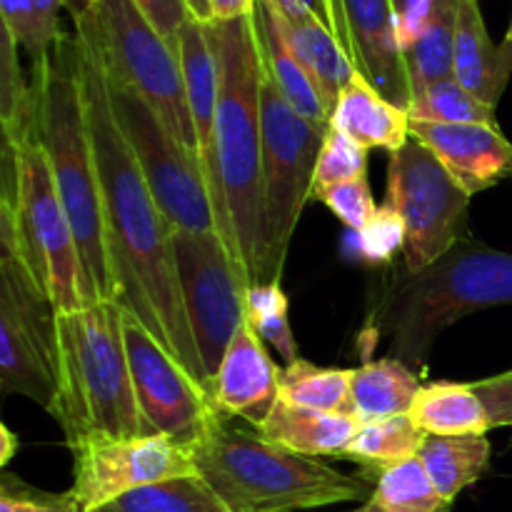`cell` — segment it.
<instances>
[{
    "label": "cell",
    "mask_w": 512,
    "mask_h": 512,
    "mask_svg": "<svg viewBox=\"0 0 512 512\" xmlns=\"http://www.w3.org/2000/svg\"><path fill=\"white\" fill-rule=\"evenodd\" d=\"M73 33L90 143L98 165L115 303L135 315L210 395L208 375L195 348L180 293L175 230L155 203L128 138L115 120L108 80L93 43L80 28Z\"/></svg>",
    "instance_id": "cell-1"
},
{
    "label": "cell",
    "mask_w": 512,
    "mask_h": 512,
    "mask_svg": "<svg viewBox=\"0 0 512 512\" xmlns=\"http://www.w3.org/2000/svg\"><path fill=\"white\" fill-rule=\"evenodd\" d=\"M33 83L38 90L35 138L48 153L55 190L73 225L83 265L85 305L105 300L115 303L113 273L105 245L103 198L80 88L75 33H65L58 40L45 68L33 75Z\"/></svg>",
    "instance_id": "cell-2"
},
{
    "label": "cell",
    "mask_w": 512,
    "mask_h": 512,
    "mask_svg": "<svg viewBox=\"0 0 512 512\" xmlns=\"http://www.w3.org/2000/svg\"><path fill=\"white\" fill-rule=\"evenodd\" d=\"M205 25L218 63L215 153L225 210L250 285L258 283L260 165H263V53L255 13Z\"/></svg>",
    "instance_id": "cell-3"
},
{
    "label": "cell",
    "mask_w": 512,
    "mask_h": 512,
    "mask_svg": "<svg viewBox=\"0 0 512 512\" xmlns=\"http://www.w3.org/2000/svg\"><path fill=\"white\" fill-rule=\"evenodd\" d=\"M500 305H512V255L465 238L428 268L398 270L380 290L370 330L390 338L388 358L415 370L445 328Z\"/></svg>",
    "instance_id": "cell-4"
},
{
    "label": "cell",
    "mask_w": 512,
    "mask_h": 512,
    "mask_svg": "<svg viewBox=\"0 0 512 512\" xmlns=\"http://www.w3.org/2000/svg\"><path fill=\"white\" fill-rule=\"evenodd\" d=\"M195 473L215 490L230 512H293L368 500L375 485L363 475H345L320 458L293 453L235 428L215 413L190 448Z\"/></svg>",
    "instance_id": "cell-5"
},
{
    "label": "cell",
    "mask_w": 512,
    "mask_h": 512,
    "mask_svg": "<svg viewBox=\"0 0 512 512\" xmlns=\"http://www.w3.org/2000/svg\"><path fill=\"white\" fill-rule=\"evenodd\" d=\"M58 420L65 443L88 435H145L130 378L123 308L113 300L58 313Z\"/></svg>",
    "instance_id": "cell-6"
},
{
    "label": "cell",
    "mask_w": 512,
    "mask_h": 512,
    "mask_svg": "<svg viewBox=\"0 0 512 512\" xmlns=\"http://www.w3.org/2000/svg\"><path fill=\"white\" fill-rule=\"evenodd\" d=\"M98 53L105 75L153 108L180 148L200 165L193 113L180 55L133 0H95L88 13L70 15Z\"/></svg>",
    "instance_id": "cell-7"
},
{
    "label": "cell",
    "mask_w": 512,
    "mask_h": 512,
    "mask_svg": "<svg viewBox=\"0 0 512 512\" xmlns=\"http://www.w3.org/2000/svg\"><path fill=\"white\" fill-rule=\"evenodd\" d=\"M15 148L18 203L0 205V248L18 253L58 313L88 308L78 243L55 190L48 153L35 135Z\"/></svg>",
    "instance_id": "cell-8"
},
{
    "label": "cell",
    "mask_w": 512,
    "mask_h": 512,
    "mask_svg": "<svg viewBox=\"0 0 512 512\" xmlns=\"http://www.w3.org/2000/svg\"><path fill=\"white\" fill-rule=\"evenodd\" d=\"M328 128L305 120L263 65V165H260L258 283H280L290 240L308 200ZM255 283V285H258Z\"/></svg>",
    "instance_id": "cell-9"
},
{
    "label": "cell",
    "mask_w": 512,
    "mask_h": 512,
    "mask_svg": "<svg viewBox=\"0 0 512 512\" xmlns=\"http://www.w3.org/2000/svg\"><path fill=\"white\" fill-rule=\"evenodd\" d=\"M58 310L18 253L0 248V393L25 395L53 415L58 400Z\"/></svg>",
    "instance_id": "cell-10"
},
{
    "label": "cell",
    "mask_w": 512,
    "mask_h": 512,
    "mask_svg": "<svg viewBox=\"0 0 512 512\" xmlns=\"http://www.w3.org/2000/svg\"><path fill=\"white\" fill-rule=\"evenodd\" d=\"M388 205L405 223L403 268L410 273L433 265L468 238L470 195L415 138L390 153Z\"/></svg>",
    "instance_id": "cell-11"
},
{
    "label": "cell",
    "mask_w": 512,
    "mask_h": 512,
    "mask_svg": "<svg viewBox=\"0 0 512 512\" xmlns=\"http://www.w3.org/2000/svg\"><path fill=\"white\" fill-rule=\"evenodd\" d=\"M108 93L115 120L128 138L145 183L175 233H218L213 200L200 165L180 148L163 120L133 90L108 80Z\"/></svg>",
    "instance_id": "cell-12"
},
{
    "label": "cell",
    "mask_w": 512,
    "mask_h": 512,
    "mask_svg": "<svg viewBox=\"0 0 512 512\" xmlns=\"http://www.w3.org/2000/svg\"><path fill=\"white\" fill-rule=\"evenodd\" d=\"M173 245L190 333L213 383L230 340L248 318L250 280L218 233L178 230Z\"/></svg>",
    "instance_id": "cell-13"
},
{
    "label": "cell",
    "mask_w": 512,
    "mask_h": 512,
    "mask_svg": "<svg viewBox=\"0 0 512 512\" xmlns=\"http://www.w3.org/2000/svg\"><path fill=\"white\" fill-rule=\"evenodd\" d=\"M123 333L145 435H168L193 448L218 413L208 390L128 310Z\"/></svg>",
    "instance_id": "cell-14"
},
{
    "label": "cell",
    "mask_w": 512,
    "mask_h": 512,
    "mask_svg": "<svg viewBox=\"0 0 512 512\" xmlns=\"http://www.w3.org/2000/svg\"><path fill=\"white\" fill-rule=\"evenodd\" d=\"M68 448L73 453L70 493L80 510L105 508L145 485L195 475L188 445L168 435H88Z\"/></svg>",
    "instance_id": "cell-15"
},
{
    "label": "cell",
    "mask_w": 512,
    "mask_h": 512,
    "mask_svg": "<svg viewBox=\"0 0 512 512\" xmlns=\"http://www.w3.org/2000/svg\"><path fill=\"white\" fill-rule=\"evenodd\" d=\"M343 48L355 73L383 98L408 110L413 103L393 0H340Z\"/></svg>",
    "instance_id": "cell-16"
},
{
    "label": "cell",
    "mask_w": 512,
    "mask_h": 512,
    "mask_svg": "<svg viewBox=\"0 0 512 512\" xmlns=\"http://www.w3.org/2000/svg\"><path fill=\"white\" fill-rule=\"evenodd\" d=\"M410 138L425 145L470 198L512 173V145L500 125L410 123Z\"/></svg>",
    "instance_id": "cell-17"
},
{
    "label": "cell",
    "mask_w": 512,
    "mask_h": 512,
    "mask_svg": "<svg viewBox=\"0 0 512 512\" xmlns=\"http://www.w3.org/2000/svg\"><path fill=\"white\" fill-rule=\"evenodd\" d=\"M263 343L265 340L245 318L210 383L215 410L225 418L248 420L253 428L268 418L280 400V368Z\"/></svg>",
    "instance_id": "cell-18"
},
{
    "label": "cell",
    "mask_w": 512,
    "mask_h": 512,
    "mask_svg": "<svg viewBox=\"0 0 512 512\" xmlns=\"http://www.w3.org/2000/svg\"><path fill=\"white\" fill-rule=\"evenodd\" d=\"M512 75V45H495L485 28L480 0H463L455 33L453 78L480 103L498 108Z\"/></svg>",
    "instance_id": "cell-19"
},
{
    "label": "cell",
    "mask_w": 512,
    "mask_h": 512,
    "mask_svg": "<svg viewBox=\"0 0 512 512\" xmlns=\"http://www.w3.org/2000/svg\"><path fill=\"white\" fill-rule=\"evenodd\" d=\"M270 5L278 13L280 28L288 38L295 58L305 65L310 78L315 80L328 110H333L338 95L343 93V88L355 75L348 53L343 50L340 40L335 38L333 30L318 15L310 13L308 8H303V5H278L275 0H270Z\"/></svg>",
    "instance_id": "cell-20"
},
{
    "label": "cell",
    "mask_w": 512,
    "mask_h": 512,
    "mask_svg": "<svg viewBox=\"0 0 512 512\" xmlns=\"http://www.w3.org/2000/svg\"><path fill=\"white\" fill-rule=\"evenodd\" d=\"M328 128L348 135L365 150L385 148L395 153L410 140V115L355 73L330 110Z\"/></svg>",
    "instance_id": "cell-21"
},
{
    "label": "cell",
    "mask_w": 512,
    "mask_h": 512,
    "mask_svg": "<svg viewBox=\"0 0 512 512\" xmlns=\"http://www.w3.org/2000/svg\"><path fill=\"white\" fill-rule=\"evenodd\" d=\"M360 423L350 415L323 413L278 400L268 418L255 428L260 438L310 458L345 460Z\"/></svg>",
    "instance_id": "cell-22"
},
{
    "label": "cell",
    "mask_w": 512,
    "mask_h": 512,
    "mask_svg": "<svg viewBox=\"0 0 512 512\" xmlns=\"http://www.w3.org/2000/svg\"><path fill=\"white\" fill-rule=\"evenodd\" d=\"M255 25H258L260 38V53H263L265 73L273 78L283 98L318 128H328L330 125V110L323 103L318 85L310 78L305 65L295 58L293 48L288 45L283 28L275 8L270 0H258L255 5Z\"/></svg>",
    "instance_id": "cell-23"
},
{
    "label": "cell",
    "mask_w": 512,
    "mask_h": 512,
    "mask_svg": "<svg viewBox=\"0 0 512 512\" xmlns=\"http://www.w3.org/2000/svg\"><path fill=\"white\" fill-rule=\"evenodd\" d=\"M420 388L418 373L403 360H370L353 370V418L363 425L410 415Z\"/></svg>",
    "instance_id": "cell-24"
},
{
    "label": "cell",
    "mask_w": 512,
    "mask_h": 512,
    "mask_svg": "<svg viewBox=\"0 0 512 512\" xmlns=\"http://www.w3.org/2000/svg\"><path fill=\"white\" fill-rule=\"evenodd\" d=\"M463 0H430L418 38L403 53L413 100L430 85L453 78V50Z\"/></svg>",
    "instance_id": "cell-25"
},
{
    "label": "cell",
    "mask_w": 512,
    "mask_h": 512,
    "mask_svg": "<svg viewBox=\"0 0 512 512\" xmlns=\"http://www.w3.org/2000/svg\"><path fill=\"white\" fill-rule=\"evenodd\" d=\"M410 418L428 435H445V438L488 435V430H493L488 410L473 385L450 383V380L423 385L410 410Z\"/></svg>",
    "instance_id": "cell-26"
},
{
    "label": "cell",
    "mask_w": 512,
    "mask_h": 512,
    "mask_svg": "<svg viewBox=\"0 0 512 512\" xmlns=\"http://www.w3.org/2000/svg\"><path fill=\"white\" fill-rule=\"evenodd\" d=\"M425 440L428 433L410 415H395V418L360 425L345 460L358 463L363 470L360 475L370 483H378L380 475L418 458Z\"/></svg>",
    "instance_id": "cell-27"
},
{
    "label": "cell",
    "mask_w": 512,
    "mask_h": 512,
    "mask_svg": "<svg viewBox=\"0 0 512 512\" xmlns=\"http://www.w3.org/2000/svg\"><path fill=\"white\" fill-rule=\"evenodd\" d=\"M418 458L423 460L438 493L453 503L465 488L488 473L493 445L485 435H428Z\"/></svg>",
    "instance_id": "cell-28"
},
{
    "label": "cell",
    "mask_w": 512,
    "mask_h": 512,
    "mask_svg": "<svg viewBox=\"0 0 512 512\" xmlns=\"http://www.w3.org/2000/svg\"><path fill=\"white\" fill-rule=\"evenodd\" d=\"M68 0H0V25L30 60V75L40 73L63 38L60 10Z\"/></svg>",
    "instance_id": "cell-29"
},
{
    "label": "cell",
    "mask_w": 512,
    "mask_h": 512,
    "mask_svg": "<svg viewBox=\"0 0 512 512\" xmlns=\"http://www.w3.org/2000/svg\"><path fill=\"white\" fill-rule=\"evenodd\" d=\"M280 400L353 418V370L320 368L298 358L280 370Z\"/></svg>",
    "instance_id": "cell-30"
},
{
    "label": "cell",
    "mask_w": 512,
    "mask_h": 512,
    "mask_svg": "<svg viewBox=\"0 0 512 512\" xmlns=\"http://www.w3.org/2000/svg\"><path fill=\"white\" fill-rule=\"evenodd\" d=\"M38 90L20 65V48L3 30L0 38V125L3 140L20 145L35 135Z\"/></svg>",
    "instance_id": "cell-31"
},
{
    "label": "cell",
    "mask_w": 512,
    "mask_h": 512,
    "mask_svg": "<svg viewBox=\"0 0 512 512\" xmlns=\"http://www.w3.org/2000/svg\"><path fill=\"white\" fill-rule=\"evenodd\" d=\"M453 503L443 498L430 480L423 460L413 458L380 475L363 512H450Z\"/></svg>",
    "instance_id": "cell-32"
},
{
    "label": "cell",
    "mask_w": 512,
    "mask_h": 512,
    "mask_svg": "<svg viewBox=\"0 0 512 512\" xmlns=\"http://www.w3.org/2000/svg\"><path fill=\"white\" fill-rule=\"evenodd\" d=\"M105 508L108 512H230L198 473L145 485Z\"/></svg>",
    "instance_id": "cell-33"
},
{
    "label": "cell",
    "mask_w": 512,
    "mask_h": 512,
    "mask_svg": "<svg viewBox=\"0 0 512 512\" xmlns=\"http://www.w3.org/2000/svg\"><path fill=\"white\" fill-rule=\"evenodd\" d=\"M410 123H443V125H498L495 108L480 103L473 93L455 78L440 80L418 95L408 108Z\"/></svg>",
    "instance_id": "cell-34"
},
{
    "label": "cell",
    "mask_w": 512,
    "mask_h": 512,
    "mask_svg": "<svg viewBox=\"0 0 512 512\" xmlns=\"http://www.w3.org/2000/svg\"><path fill=\"white\" fill-rule=\"evenodd\" d=\"M248 320L255 333L275 348V353L285 363L298 360V345H295L293 330L288 320V298H285L280 283H258L248 290Z\"/></svg>",
    "instance_id": "cell-35"
},
{
    "label": "cell",
    "mask_w": 512,
    "mask_h": 512,
    "mask_svg": "<svg viewBox=\"0 0 512 512\" xmlns=\"http://www.w3.org/2000/svg\"><path fill=\"white\" fill-rule=\"evenodd\" d=\"M365 170H368V150L355 143V140H350L348 135L328 128L318 163H315L313 195L338 183L365 178Z\"/></svg>",
    "instance_id": "cell-36"
},
{
    "label": "cell",
    "mask_w": 512,
    "mask_h": 512,
    "mask_svg": "<svg viewBox=\"0 0 512 512\" xmlns=\"http://www.w3.org/2000/svg\"><path fill=\"white\" fill-rule=\"evenodd\" d=\"M313 200H320L323 205H328L338 215L340 223L348 225L355 233H363L370 225V220L375 218V213H378V205H375L373 193H370L368 178H355L348 180V183L325 188L320 193H315Z\"/></svg>",
    "instance_id": "cell-37"
},
{
    "label": "cell",
    "mask_w": 512,
    "mask_h": 512,
    "mask_svg": "<svg viewBox=\"0 0 512 512\" xmlns=\"http://www.w3.org/2000/svg\"><path fill=\"white\" fill-rule=\"evenodd\" d=\"M405 248V223L393 205L378 208L368 228L360 233V250L370 263H388Z\"/></svg>",
    "instance_id": "cell-38"
},
{
    "label": "cell",
    "mask_w": 512,
    "mask_h": 512,
    "mask_svg": "<svg viewBox=\"0 0 512 512\" xmlns=\"http://www.w3.org/2000/svg\"><path fill=\"white\" fill-rule=\"evenodd\" d=\"M73 493H43L25 485L15 475H3L0 483V512H78Z\"/></svg>",
    "instance_id": "cell-39"
},
{
    "label": "cell",
    "mask_w": 512,
    "mask_h": 512,
    "mask_svg": "<svg viewBox=\"0 0 512 512\" xmlns=\"http://www.w3.org/2000/svg\"><path fill=\"white\" fill-rule=\"evenodd\" d=\"M133 3L143 10V15L155 25V30L178 50L180 30L190 18H195L188 3L185 0H133Z\"/></svg>",
    "instance_id": "cell-40"
},
{
    "label": "cell",
    "mask_w": 512,
    "mask_h": 512,
    "mask_svg": "<svg viewBox=\"0 0 512 512\" xmlns=\"http://www.w3.org/2000/svg\"><path fill=\"white\" fill-rule=\"evenodd\" d=\"M470 385H473V390L483 400L493 428H508V425H512V370L503 375H493V378L475 380Z\"/></svg>",
    "instance_id": "cell-41"
},
{
    "label": "cell",
    "mask_w": 512,
    "mask_h": 512,
    "mask_svg": "<svg viewBox=\"0 0 512 512\" xmlns=\"http://www.w3.org/2000/svg\"><path fill=\"white\" fill-rule=\"evenodd\" d=\"M428 8L430 0H393L395 20H398V40L403 53L418 38L425 15H428Z\"/></svg>",
    "instance_id": "cell-42"
},
{
    "label": "cell",
    "mask_w": 512,
    "mask_h": 512,
    "mask_svg": "<svg viewBox=\"0 0 512 512\" xmlns=\"http://www.w3.org/2000/svg\"><path fill=\"white\" fill-rule=\"evenodd\" d=\"M213 20H233L243 15H253L258 0H208Z\"/></svg>",
    "instance_id": "cell-43"
},
{
    "label": "cell",
    "mask_w": 512,
    "mask_h": 512,
    "mask_svg": "<svg viewBox=\"0 0 512 512\" xmlns=\"http://www.w3.org/2000/svg\"><path fill=\"white\" fill-rule=\"evenodd\" d=\"M278 5H303L308 8L310 13L318 15L330 30H333V18H330V8H328V0H275Z\"/></svg>",
    "instance_id": "cell-44"
},
{
    "label": "cell",
    "mask_w": 512,
    "mask_h": 512,
    "mask_svg": "<svg viewBox=\"0 0 512 512\" xmlns=\"http://www.w3.org/2000/svg\"><path fill=\"white\" fill-rule=\"evenodd\" d=\"M0 443H3V448H0V465H8V460L18 450V438L5 425H0Z\"/></svg>",
    "instance_id": "cell-45"
},
{
    "label": "cell",
    "mask_w": 512,
    "mask_h": 512,
    "mask_svg": "<svg viewBox=\"0 0 512 512\" xmlns=\"http://www.w3.org/2000/svg\"><path fill=\"white\" fill-rule=\"evenodd\" d=\"M190 8V13L200 20V23H210L213 20V13H210V3L208 0H185Z\"/></svg>",
    "instance_id": "cell-46"
},
{
    "label": "cell",
    "mask_w": 512,
    "mask_h": 512,
    "mask_svg": "<svg viewBox=\"0 0 512 512\" xmlns=\"http://www.w3.org/2000/svg\"><path fill=\"white\" fill-rule=\"evenodd\" d=\"M95 5V0H68V10L70 15H80V13H88L90 8Z\"/></svg>",
    "instance_id": "cell-47"
},
{
    "label": "cell",
    "mask_w": 512,
    "mask_h": 512,
    "mask_svg": "<svg viewBox=\"0 0 512 512\" xmlns=\"http://www.w3.org/2000/svg\"><path fill=\"white\" fill-rule=\"evenodd\" d=\"M505 43L512 45V20H510V28H508V35H505Z\"/></svg>",
    "instance_id": "cell-48"
},
{
    "label": "cell",
    "mask_w": 512,
    "mask_h": 512,
    "mask_svg": "<svg viewBox=\"0 0 512 512\" xmlns=\"http://www.w3.org/2000/svg\"><path fill=\"white\" fill-rule=\"evenodd\" d=\"M78 512H108V508H98V510H78Z\"/></svg>",
    "instance_id": "cell-49"
},
{
    "label": "cell",
    "mask_w": 512,
    "mask_h": 512,
    "mask_svg": "<svg viewBox=\"0 0 512 512\" xmlns=\"http://www.w3.org/2000/svg\"><path fill=\"white\" fill-rule=\"evenodd\" d=\"M353 512H363V510H353Z\"/></svg>",
    "instance_id": "cell-50"
}]
</instances>
